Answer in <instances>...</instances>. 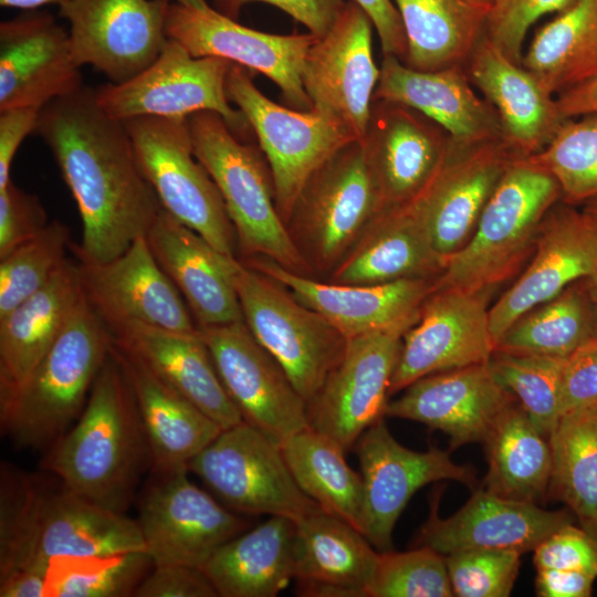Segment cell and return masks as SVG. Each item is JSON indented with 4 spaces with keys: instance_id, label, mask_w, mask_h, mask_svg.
<instances>
[{
    "instance_id": "obj_1",
    "label": "cell",
    "mask_w": 597,
    "mask_h": 597,
    "mask_svg": "<svg viewBox=\"0 0 597 597\" xmlns=\"http://www.w3.org/2000/svg\"><path fill=\"white\" fill-rule=\"evenodd\" d=\"M50 148L80 212L78 261L102 263L145 237L163 209L144 176L123 122L96 103L94 90L54 100L34 130Z\"/></svg>"
},
{
    "instance_id": "obj_2",
    "label": "cell",
    "mask_w": 597,
    "mask_h": 597,
    "mask_svg": "<svg viewBox=\"0 0 597 597\" xmlns=\"http://www.w3.org/2000/svg\"><path fill=\"white\" fill-rule=\"evenodd\" d=\"M0 576L18 569L46 573L52 558L145 551L137 521L70 490L49 489L2 467Z\"/></svg>"
},
{
    "instance_id": "obj_3",
    "label": "cell",
    "mask_w": 597,
    "mask_h": 597,
    "mask_svg": "<svg viewBox=\"0 0 597 597\" xmlns=\"http://www.w3.org/2000/svg\"><path fill=\"white\" fill-rule=\"evenodd\" d=\"M151 464L136 401L111 354L74 425L49 449L43 468L78 495L125 513Z\"/></svg>"
},
{
    "instance_id": "obj_4",
    "label": "cell",
    "mask_w": 597,
    "mask_h": 597,
    "mask_svg": "<svg viewBox=\"0 0 597 597\" xmlns=\"http://www.w3.org/2000/svg\"><path fill=\"white\" fill-rule=\"evenodd\" d=\"M111 345L108 328L83 295L28 377L0 391L4 433L23 448L51 447L82 413Z\"/></svg>"
},
{
    "instance_id": "obj_5",
    "label": "cell",
    "mask_w": 597,
    "mask_h": 597,
    "mask_svg": "<svg viewBox=\"0 0 597 597\" xmlns=\"http://www.w3.org/2000/svg\"><path fill=\"white\" fill-rule=\"evenodd\" d=\"M562 200L555 178L517 156L490 196L467 244L447 262L433 290H493L530 261L541 224Z\"/></svg>"
},
{
    "instance_id": "obj_6",
    "label": "cell",
    "mask_w": 597,
    "mask_h": 597,
    "mask_svg": "<svg viewBox=\"0 0 597 597\" xmlns=\"http://www.w3.org/2000/svg\"><path fill=\"white\" fill-rule=\"evenodd\" d=\"M187 122L195 155L217 185L233 226L239 259L265 256L289 271L314 277L276 208L261 148L243 143L214 112L195 113Z\"/></svg>"
},
{
    "instance_id": "obj_7",
    "label": "cell",
    "mask_w": 597,
    "mask_h": 597,
    "mask_svg": "<svg viewBox=\"0 0 597 597\" xmlns=\"http://www.w3.org/2000/svg\"><path fill=\"white\" fill-rule=\"evenodd\" d=\"M383 211L362 144L354 140L310 177L286 227L314 277L326 279Z\"/></svg>"
},
{
    "instance_id": "obj_8",
    "label": "cell",
    "mask_w": 597,
    "mask_h": 597,
    "mask_svg": "<svg viewBox=\"0 0 597 597\" xmlns=\"http://www.w3.org/2000/svg\"><path fill=\"white\" fill-rule=\"evenodd\" d=\"M234 284L245 325L307 402L343 357L347 338L283 284L239 259Z\"/></svg>"
},
{
    "instance_id": "obj_9",
    "label": "cell",
    "mask_w": 597,
    "mask_h": 597,
    "mask_svg": "<svg viewBox=\"0 0 597 597\" xmlns=\"http://www.w3.org/2000/svg\"><path fill=\"white\" fill-rule=\"evenodd\" d=\"M161 208L218 251L238 258L237 238L213 179L195 155L187 118L123 122Z\"/></svg>"
},
{
    "instance_id": "obj_10",
    "label": "cell",
    "mask_w": 597,
    "mask_h": 597,
    "mask_svg": "<svg viewBox=\"0 0 597 597\" xmlns=\"http://www.w3.org/2000/svg\"><path fill=\"white\" fill-rule=\"evenodd\" d=\"M252 74L232 64L226 92L256 136L270 167L276 208L286 224L310 177L356 139L341 123L317 109L298 111L271 101L255 86Z\"/></svg>"
},
{
    "instance_id": "obj_11",
    "label": "cell",
    "mask_w": 597,
    "mask_h": 597,
    "mask_svg": "<svg viewBox=\"0 0 597 597\" xmlns=\"http://www.w3.org/2000/svg\"><path fill=\"white\" fill-rule=\"evenodd\" d=\"M188 470L240 514L298 521L321 510L297 485L281 444L245 421L222 429L189 462Z\"/></svg>"
},
{
    "instance_id": "obj_12",
    "label": "cell",
    "mask_w": 597,
    "mask_h": 597,
    "mask_svg": "<svg viewBox=\"0 0 597 597\" xmlns=\"http://www.w3.org/2000/svg\"><path fill=\"white\" fill-rule=\"evenodd\" d=\"M232 64L222 57L195 56L168 38L149 67L124 83L97 87L95 100L118 122L143 116L187 118L198 112H214L242 139L252 128L243 113L229 103L226 81Z\"/></svg>"
},
{
    "instance_id": "obj_13",
    "label": "cell",
    "mask_w": 597,
    "mask_h": 597,
    "mask_svg": "<svg viewBox=\"0 0 597 597\" xmlns=\"http://www.w3.org/2000/svg\"><path fill=\"white\" fill-rule=\"evenodd\" d=\"M188 469L155 472L139 501L138 526L154 566L201 568L250 526L188 479Z\"/></svg>"
},
{
    "instance_id": "obj_14",
    "label": "cell",
    "mask_w": 597,
    "mask_h": 597,
    "mask_svg": "<svg viewBox=\"0 0 597 597\" xmlns=\"http://www.w3.org/2000/svg\"><path fill=\"white\" fill-rule=\"evenodd\" d=\"M354 448L363 480L360 532L378 552L394 549L396 523L419 489L441 480L460 482L472 491L481 485L474 468L455 463L451 450L415 451L400 444L384 418Z\"/></svg>"
},
{
    "instance_id": "obj_15",
    "label": "cell",
    "mask_w": 597,
    "mask_h": 597,
    "mask_svg": "<svg viewBox=\"0 0 597 597\" xmlns=\"http://www.w3.org/2000/svg\"><path fill=\"white\" fill-rule=\"evenodd\" d=\"M413 324L347 338L343 357L306 402L308 427L350 451L385 417L402 336Z\"/></svg>"
},
{
    "instance_id": "obj_16",
    "label": "cell",
    "mask_w": 597,
    "mask_h": 597,
    "mask_svg": "<svg viewBox=\"0 0 597 597\" xmlns=\"http://www.w3.org/2000/svg\"><path fill=\"white\" fill-rule=\"evenodd\" d=\"M166 34L195 56L222 57L261 73L280 88L291 108L312 109L302 82L306 54L317 40L312 33H265L243 27L212 8L200 11L171 1Z\"/></svg>"
},
{
    "instance_id": "obj_17",
    "label": "cell",
    "mask_w": 597,
    "mask_h": 597,
    "mask_svg": "<svg viewBox=\"0 0 597 597\" xmlns=\"http://www.w3.org/2000/svg\"><path fill=\"white\" fill-rule=\"evenodd\" d=\"M199 331L243 421L280 444L308 427L306 401L244 321Z\"/></svg>"
},
{
    "instance_id": "obj_18",
    "label": "cell",
    "mask_w": 597,
    "mask_h": 597,
    "mask_svg": "<svg viewBox=\"0 0 597 597\" xmlns=\"http://www.w3.org/2000/svg\"><path fill=\"white\" fill-rule=\"evenodd\" d=\"M493 290H433L418 321L402 336L389 395L440 371L488 363L495 343L490 328Z\"/></svg>"
},
{
    "instance_id": "obj_19",
    "label": "cell",
    "mask_w": 597,
    "mask_h": 597,
    "mask_svg": "<svg viewBox=\"0 0 597 597\" xmlns=\"http://www.w3.org/2000/svg\"><path fill=\"white\" fill-rule=\"evenodd\" d=\"M170 0H66L60 15L70 23V40L78 64L92 65L113 84L149 67L168 36Z\"/></svg>"
},
{
    "instance_id": "obj_20",
    "label": "cell",
    "mask_w": 597,
    "mask_h": 597,
    "mask_svg": "<svg viewBox=\"0 0 597 597\" xmlns=\"http://www.w3.org/2000/svg\"><path fill=\"white\" fill-rule=\"evenodd\" d=\"M373 22L346 1L329 31L310 48L302 82L312 108L341 123L354 139L365 136L379 80L373 56Z\"/></svg>"
},
{
    "instance_id": "obj_21",
    "label": "cell",
    "mask_w": 597,
    "mask_h": 597,
    "mask_svg": "<svg viewBox=\"0 0 597 597\" xmlns=\"http://www.w3.org/2000/svg\"><path fill=\"white\" fill-rule=\"evenodd\" d=\"M84 296L109 332L142 324L193 335L199 326L145 237L102 263L76 260Z\"/></svg>"
},
{
    "instance_id": "obj_22",
    "label": "cell",
    "mask_w": 597,
    "mask_h": 597,
    "mask_svg": "<svg viewBox=\"0 0 597 597\" xmlns=\"http://www.w3.org/2000/svg\"><path fill=\"white\" fill-rule=\"evenodd\" d=\"M517 156L504 138L475 144L451 139L442 165L410 201L447 262L470 240L490 196Z\"/></svg>"
},
{
    "instance_id": "obj_23",
    "label": "cell",
    "mask_w": 597,
    "mask_h": 597,
    "mask_svg": "<svg viewBox=\"0 0 597 597\" xmlns=\"http://www.w3.org/2000/svg\"><path fill=\"white\" fill-rule=\"evenodd\" d=\"M360 144L383 209L388 210L421 193L442 165L451 137L420 112L377 100Z\"/></svg>"
},
{
    "instance_id": "obj_24",
    "label": "cell",
    "mask_w": 597,
    "mask_h": 597,
    "mask_svg": "<svg viewBox=\"0 0 597 597\" xmlns=\"http://www.w3.org/2000/svg\"><path fill=\"white\" fill-rule=\"evenodd\" d=\"M597 268V226L577 206L558 201L545 216L522 275L490 307L494 343L525 312Z\"/></svg>"
},
{
    "instance_id": "obj_25",
    "label": "cell",
    "mask_w": 597,
    "mask_h": 597,
    "mask_svg": "<svg viewBox=\"0 0 597 597\" xmlns=\"http://www.w3.org/2000/svg\"><path fill=\"white\" fill-rule=\"evenodd\" d=\"M239 260L283 284L346 338L416 323L436 281L404 279L381 284H338L289 271L265 256Z\"/></svg>"
},
{
    "instance_id": "obj_26",
    "label": "cell",
    "mask_w": 597,
    "mask_h": 597,
    "mask_svg": "<svg viewBox=\"0 0 597 597\" xmlns=\"http://www.w3.org/2000/svg\"><path fill=\"white\" fill-rule=\"evenodd\" d=\"M70 34L45 12L0 23V111L42 109L83 87Z\"/></svg>"
},
{
    "instance_id": "obj_27",
    "label": "cell",
    "mask_w": 597,
    "mask_h": 597,
    "mask_svg": "<svg viewBox=\"0 0 597 597\" xmlns=\"http://www.w3.org/2000/svg\"><path fill=\"white\" fill-rule=\"evenodd\" d=\"M440 492L430 501V512L416 538L443 556L473 549L534 551L548 535L573 523L568 510L547 511L537 504L495 495L481 485L452 516L439 515Z\"/></svg>"
},
{
    "instance_id": "obj_28",
    "label": "cell",
    "mask_w": 597,
    "mask_h": 597,
    "mask_svg": "<svg viewBox=\"0 0 597 597\" xmlns=\"http://www.w3.org/2000/svg\"><path fill=\"white\" fill-rule=\"evenodd\" d=\"M516 399L488 363L425 376L389 400L385 417L417 421L449 437L450 450L482 443L499 416Z\"/></svg>"
},
{
    "instance_id": "obj_29",
    "label": "cell",
    "mask_w": 597,
    "mask_h": 597,
    "mask_svg": "<svg viewBox=\"0 0 597 597\" xmlns=\"http://www.w3.org/2000/svg\"><path fill=\"white\" fill-rule=\"evenodd\" d=\"M145 238L199 327L243 321L234 284L238 258L218 251L164 209Z\"/></svg>"
},
{
    "instance_id": "obj_30",
    "label": "cell",
    "mask_w": 597,
    "mask_h": 597,
    "mask_svg": "<svg viewBox=\"0 0 597 597\" xmlns=\"http://www.w3.org/2000/svg\"><path fill=\"white\" fill-rule=\"evenodd\" d=\"M407 105L441 126L455 143L503 138L494 108L471 83L464 66L420 71L384 55L373 101Z\"/></svg>"
},
{
    "instance_id": "obj_31",
    "label": "cell",
    "mask_w": 597,
    "mask_h": 597,
    "mask_svg": "<svg viewBox=\"0 0 597 597\" xmlns=\"http://www.w3.org/2000/svg\"><path fill=\"white\" fill-rule=\"evenodd\" d=\"M464 67L473 86L494 108L503 138L517 155L542 150L565 121L556 96L485 34Z\"/></svg>"
},
{
    "instance_id": "obj_32",
    "label": "cell",
    "mask_w": 597,
    "mask_h": 597,
    "mask_svg": "<svg viewBox=\"0 0 597 597\" xmlns=\"http://www.w3.org/2000/svg\"><path fill=\"white\" fill-rule=\"evenodd\" d=\"M111 354L132 388L154 472L188 469L223 428L113 339Z\"/></svg>"
},
{
    "instance_id": "obj_33",
    "label": "cell",
    "mask_w": 597,
    "mask_h": 597,
    "mask_svg": "<svg viewBox=\"0 0 597 597\" xmlns=\"http://www.w3.org/2000/svg\"><path fill=\"white\" fill-rule=\"evenodd\" d=\"M378 557L360 531L323 509L295 521L294 579L300 595L367 597Z\"/></svg>"
},
{
    "instance_id": "obj_34",
    "label": "cell",
    "mask_w": 597,
    "mask_h": 597,
    "mask_svg": "<svg viewBox=\"0 0 597 597\" xmlns=\"http://www.w3.org/2000/svg\"><path fill=\"white\" fill-rule=\"evenodd\" d=\"M446 265L426 224L408 202L384 210L325 281L368 285L404 279L436 280Z\"/></svg>"
},
{
    "instance_id": "obj_35",
    "label": "cell",
    "mask_w": 597,
    "mask_h": 597,
    "mask_svg": "<svg viewBox=\"0 0 597 597\" xmlns=\"http://www.w3.org/2000/svg\"><path fill=\"white\" fill-rule=\"evenodd\" d=\"M112 339L139 357L155 374L223 429L243 421L228 395L203 338L133 324Z\"/></svg>"
},
{
    "instance_id": "obj_36",
    "label": "cell",
    "mask_w": 597,
    "mask_h": 597,
    "mask_svg": "<svg viewBox=\"0 0 597 597\" xmlns=\"http://www.w3.org/2000/svg\"><path fill=\"white\" fill-rule=\"evenodd\" d=\"M83 295L77 262L67 258L43 287L0 318V391L28 377Z\"/></svg>"
},
{
    "instance_id": "obj_37",
    "label": "cell",
    "mask_w": 597,
    "mask_h": 597,
    "mask_svg": "<svg viewBox=\"0 0 597 597\" xmlns=\"http://www.w3.org/2000/svg\"><path fill=\"white\" fill-rule=\"evenodd\" d=\"M295 521L273 515L222 545L202 570L222 597H274L295 577Z\"/></svg>"
},
{
    "instance_id": "obj_38",
    "label": "cell",
    "mask_w": 597,
    "mask_h": 597,
    "mask_svg": "<svg viewBox=\"0 0 597 597\" xmlns=\"http://www.w3.org/2000/svg\"><path fill=\"white\" fill-rule=\"evenodd\" d=\"M482 443L488 462L483 489L537 505L547 500L551 446L516 400L499 416Z\"/></svg>"
},
{
    "instance_id": "obj_39",
    "label": "cell",
    "mask_w": 597,
    "mask_h": 597,
    "mask_svg": "<svg viewBox=\"0 0 597 597\" xmlns=\"http://www.w3.org/2000/svg\"><path fill=\"white\" fill-rule=\"evenodd\" d=\"M407 39L405 64L420 71L465 66L485 34L486 11L467 0H395Z\"/></svg>"
},
{
    "instance_id": "obj_40",
    "label": "cell",
    "mask_w": 597,
    "mask_h": 597,
    "mask_svg": "<svg viewBox=\"0 0 597 597\" xmlns=\"http://www.w3.org/2000/svg\"><path fill=\"white\" fill-rule=\"evenodd\" d=\"M597 337V300L586 279L521 315L495 349L566 358Z\"/></svg>"
},
{
    "instance_id": "obj_41",
    "label": "cell",
    "mask_w": 597,
    "mask_h": 597,
    "mask_svg": "<svg viewBox=\"0 0 597 597\" xmlns=\"http://www.w3.org/2000/svg\"><path fill=\"white\" fill-rule=\"evenodd\" d=\"M521 64L553 94L597 74V0H578L544 24Z\"/></svg>"
},
{
    "instance_id": "obj_42",
    "label": "cell",
    "mask_w": 597,
    "mask_h": 597,
    "mask_svg": "<svg viewBox=\"0 0 597 597\" xmlns=\"http://www.w3.org/2000/svg\"><path fill=\"white\" fill-rule=\"evenodd\" d=\"M281 448L300 489L325 512L360 531L363 480L346 462L343 448L310 427Z\"/></svg>"
},
{
    "instance_id": "obj_43",
    "label": "cell",
    "mask_w": 597,
    "mask_h": 597,
    "mask_svg": "<svg viewBox=\"0 0 597 597\" xmlns=\"http://www.w3.org/2000/svg\"><path fill=\"white\" fill-rule=\"evenodd\" d=\"M547 499L564 502L597 543V409L563 415L548 436Z\"/></svg>"
},
{
    "instance_id": "obj_44",
    "label": "cell",
    "mask_w": 597,
    "mask_h": 597,
    "mask_svg": "<svg viewBox=\"0 0 597 597\" xmlns=\"http://www.w3.org/2000/svg\"><path fill=\"white\" fill-rule=\"evenodd\" d=\"M154 567L146 551L52 558L46 597H123L135 590Z\"/></svg>"
},
{
    "instance_id": "obj_45",
    "label": "cell",
    "mask_w": 597,
    "mask_h": 597,
    "mask_svg": "<svg viewBox=\"0 0 597 597\" xmlns=\"http://www.w3.org/2000/svg\"><path fill=\"white\" fill-rule=\"evenodd\" d=\"M566 358L494 349L488 362L494 379L547 439L562 417L561 381Z\"/></svg>"
},
{
    "instance_id": "obj_46",
    "label": "cell",
    "mask_w": 597,
    "mask_h": 597,
    "mask_svg": "<svg viewBox=\"0 0 597 597\" xmlns=\"http://www.w3.org/2000/svg\"><path fill=\"white\" fill-rule=\"evenodd\" d=\"M528 157L555 178L562 201L580 206L597 197V112L565 119L549 143Z\"/></svg>"
},
{
    "instance_id": "obj_47",
    "label": "cell",
    "mask_w": 597,
    "mask_h": 597,
    "mask_svg": "<svg viewBox=\"0 0 597 597\" xmlns=\"http://www.w3.org/2000/svg\"><path fill=\"white\" fill-rule=\"evenodd\" d=\"M69 228L53 220L0 258V318L43 287L67 259Z\"/></svg>"
},
{
    "instance_id": "obj_48",
    "label": "cell",
    "mask_w": 597,
    "mask_h": 597,
    "mask_svg": "<svg viewBox=\"0 0 597 597\" xmlns=\"http://www.w3.org/2000/svg\"><path fill=\"white\" fill-rule=\"evenodd\" d=\"M446 558L427 546L379 552L367 597H451Z\"/></svg>"
},
{
    "instance_id": "obj_49",
    "label": "cell",
    "mask_w": 597,
    "mask_h": 597,
    "mask_svg": "<svg viewBox=\"0 0 597 597\" xmlns=\"http://www.w3.org/2000/svg\"><path fill=\"white\" fill-rule=\"evenodd\" d=\"M521 555L514 549H473L444 556L453 596H510Z\"/></svg>"
},
{
    "instance_id": "obj_50",
    "label": "cell",
    "mask_w": 597,
    "mask_h": 597,
    "mask_svg": "<svg viewBox=\"0 0 597 597\" xmlns=\"http://www.w3.org/2000/svg\"><path fill=\"white\" fill-rule=\"evenodd\" d=\"M578 0H493L485 15V36L515 63L522 62L530 28L543 15L561 13Z\"/></svg>"
},
{
    "instance_id": "obj_51",
    "label": "cell",
    "mask_w": 597,
    "mask_h": 597,
    "mask_svg": "<svg viewBox=\"0 0 597 597\" xmlns=\"http://www.w3.org/2000/svg\"><path fill=\"white\" fill-rule=\"evenodd\" d=\"M536 569L578 570L597 577V543L573 523L559 527L534 549Z\"/></svg>"
},
{
    "instance_id": "obj_52",
    "label": "cell",
    "mask_w": 597,
    "mask_h": 597,
    "mask_svg": "<svg viewBox=\"0 0 597 597\" xmlns=\"http://www.w3.org/2000/svg\"><path fill=\"white\" fill-rule=\"evenodd\" d=\"M40 199L11 180L0 189V258L48 226Z\"/></svg>"
},
{
    "instance_id": "obj_53",
    "label": "cell",
    "mask_w": 597,
    "mask_h": 597,
    "mask_svg": "<svg viewBox=\"0 0 597 597\" xmlns=\"http://www.w3.org/2000/svg\"><path fill=\"white\" fill-rule=\"evenodd\" d=\"M597 409V337L565 360L561 381V413Z\"/></svg>"
},
{
    "instance_id": "obj_54",
    "label": "cell",
    "mask_w": 597,
    "mask_h": 597,
    "mask_svg": "<svg viewBox=\"0 0 597 597\" xmlns=\"http://www.w3.org/2000/svg\"><path fill=\"white\" fill-rule=\"evenodd\" d=\"M217 11L235 20L241 9L251 2L276 7L303 24L317 39L324 36L341 14L345 0H212Z\"/></svg>"
},
{
    "instance_id": "obj_55",
    "label": "cell",
    "mask_w": 597,
    "mask_h": 597,
    "mask_svg": "<svg viewBox=\"0 0 597 597\" xmlns=\"http://www.w3.org/2000/svg\"><path fill=\"white\" fill-rule=\"evenodd\" d=\"M137 597H216V588L201 568L169 564L154 566L134 593Z\"/></svg>"
},
{
    "instance_id": "obj_56",
    "label": "cell",
    "mask_w": 597,
    "mask_h": 597,
    "mask_svg": "<svg viewBox=\"0 0 597 597\" xmlns=\"http://www.w3.org/2000/svg\"><path fill=\"white\" fill-rule=\"evenodd\" d=\"M39 108L13 107L0 111V189L10 181V168L23 139L35 130Z\"/></svg>"
},
{
    "instance_id": "obj_57",
    "label": "cell",
    "mask_w": 597,
    "mask_h": 597,
    "mask_svg": "<svg viewBox=\"0 0 597 597\" xmlns=\"http://www.w3.org/2000/svg\"><path fill=\"white\" fill-rule=\"evenodd\" d=\"M370 18L377 31L384 55L401 62L407 56V39L399 12L391 0H353Z\"/></svg>"
},
{
    "instance_id": "obj_58",
    "label": "cell",
    "mask_w": 597,
    "mask_h": 597,
    "mask_svg": "<svg viewBox=\"0 0 597 597\" xmlns=\"http://www.w3.org/2000/svg\"><path fill=\"white\" fill-rule=\"evenodd\" d=\"M535 588L540 597H589L595 576L555 568L536 569Z\"/></svg>"
},
{
    "instance_id": "obj_59",
    "label": "cell",
    "mask_w": 597,
    "mask_h": 597,
    "mask_svg": "<svg viewBox=\"0 0 597 597\" xmlns=\"http://www.w3.org/2000/svg\"><path fill=\"white\" fill-rule=\"evenodd\" d=\"M564 119L597 112V74L556 95Z\"/></svg>"
},
{
    "instance_id": "obj_60",
    "label": "cell",
    "mask_w": 597,
    "mask_h": 597,
    "mask_svg": "<svg viewBox=\"0 0 597 597\" xmlns=\"http://www.w3.org/2000/svg\"><path fill=\"white\" fill-rule=\"evenodd\" d=\"M0 597H46V573L18 569L1 575Z\"/></svg>"
},
{
    "instance_id": "obj_61",
    "label": "cell",
    "mask_w": 597,
    "mask_h": 597,
    "mask_svg": "<svg viewBox=\"0 0 597 597\" xmlns=\"http://www.w3.org/2000/svg\"><path fill=\"white\" fill-rule=\"evenodd\" d=\"M66 0H0V4L7 8L32 10L45 4H62Z\"/></svg>"
},
{
    "instance_id": "obj_62",
    "label": "cell",
    "mask_w": 597,
    "mask_h": 597,
    "mask_svg": "<svg viewBox=\"0 0 597 597\" xmlns=\"http://www.w3.org/2000/svg\"><path fill=\"white\" fill-rule=\"evenodd\" d=\"M582 210L594 221V223L597 226V197L587 200L583 205L579 206ZM591 290L595 294V297L597 300V268L594 271V273L587 277Z\"/></svg>"
},
{
    "instance_id": "obj_63",
    "label": "cell",
    "mask_w": 597,
    "mask_h": 597,
    "mask_svg": "<svg viewBox=\"0 0 597 597\" xmlns=\"http://www.w3.org/2000/svg\"><path fill=\"white\" fill-rule=\"evenodd\" d=\"M174 1L185 7L192 8L200 11H205L211 8L206 0H174Z\"/></svg>"
},
{
    "instance_id": "obj_64",
    "label": "cell",
    "mask_w": 597,
    "mask_h": 597,
    "mask_svg": "<svg viewBox=\"0 0 597 597\" xmlns=\"http://www.w3.org/2000/svg\"><path fill=\"white\" fill-rule=\"evenodd\" d=\"M467 1L484 10H488L493 2V0H467Z\"/></svg>"
}]
</instances>
